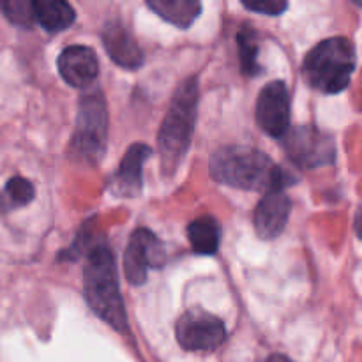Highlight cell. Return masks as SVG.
<instances>
[{
  "mask_svg": "<svg viewBox=\"0 0 362 362\" xmlns=\"http://www.w3.org/2000/svg\"><path fill=\"white\" fill-rule=\"evenodd\" d=\"M239 42L240 67L246 76H257L260 74L262 66L258 64V35L251 25H243V28L237 34Z\"/></svg>",
  "mask_w": 362,
  "mask_h": 362,
  "instance_id": "cell-18",
  "label": "cell"
},
{
  "mask_svg": "<svg viewBox=\"0 0 362 362\" xmlns=\"http://www.w3.org/2000/svg\"><path fill=\"white\" fill-rule=\"evenodd\" d=\"M0 9L4 11L6 18L20 27H30L34 23V2L28 0H6L0 2Z\"/></svg>",
  "mask_w": 362,
  "mask_h": 362,
  "instance_id": "cell-19",
  "label": "cell"
},
{
  "mask_svg": "<svg viewBox=\"0 0 362 362\" xmlns=\"http://www.w3.org/2000/svg\"><path fill=\"white\" fill-rule=\"evenodd\" d=\"M147 6L163 20L179 28L191 27L202 11L197 0H148Z\"/></svg>",
  "mask_w": 362,
  "mask_h": 362,
  "instance_id": "cell-16",
  "label": "cell"
},
{
  "mask_svg": "<svg viewBox=\"0 0 362 362\" xmlns=\"http://www.w3.org/2000/svg\"><path fill=\"white\" fill-rule=\"evenodd\" d=\"M257 122L264 133L283 138L290 127V92L283 81H271L258 94Z\"/></svg>",
  "mask_w": 362,
  "mask_h": 362,
  "instance_id": "cell-9",
  "label": "cell"
},
{
  "mask_svg": "<svg viewBox=\"0 0 362 362\" xmlns=\"http://www.w3.org/2000/svg\"><path fill=\"white\" fill-rule=\"evenodd\" d=\"M108 110L99 90L87 92L78 103L76 126L71 138L69 154L83 165H98L106 151Z\"/></svg>",
  "mask_w": 362,
  "mask_h": 362,
  "instance_id": "cell-5",
  "label": "cell"
},
{
  "mask_svg": "<svg viewBox=\"0 0 362 362\" xmlns=\"http://www.w3.org/2000/svg\"><path fill=\"white\" fill-rule=\"evenodd\" d=\"M212 179L225 186L244 191L285 189L293 182V177L283 172L265 152L246 145H225L212 154Z\"/></svg>",
  "mask_w": 362,
  "mask_h": 362,
  "instance_id": "cell-1",
  "label": "cell"
},
{
  "mask_svg": "<svg viewBox=\"0 0 362 362\" xmlns=\"http://www.w3.org/2000/svg\"><path fill=\"white\" fill-rule=\"evenodd\" d=\"M165 264V246L154 232L136 228L129 237L124 255V272L131 285L141 286L147 281L148 269H161Z\"/></svg>",
  "mask_w": 362,
  "mask_h": 362,
  "instance_id": "cell-8",
  "label": "cell"
},
{
  "mask_svg": "<svg viewBox=\"0 0 362 362\" xmlns=\"http://www.w3.org/2000/svg\"><path fill=\"white\" fill-rule=\"evenodd\" d=\"M34 197L35 187L32 186L30 180L23 179V177H13L7 180L4 191H0V214L25 207L34 200Z\"/></svg>",
  "mask_w": 362,
  "mask_h": 362,
  "instance_id": "cell-17",
  "label": "cell"
},
{
  "mask_svg": "<svg viewBox=\"0 0 362 362\" xmlns=\"http://www.w3.org/2000/svg\"><path fill=\"white\" fill-rule=\"evenodd\" d=\"M177 343L189 352H214L225 343L226 329L221 318L194 308L177 320Z\"/></svg>",
  "mask_w": 362,
  "mask_h": 362,
  "instance_id": "cell-7",
  "label": "cell"
},
{
  "mask_svg": "<svg viewBox=\"0 0 362 362\" xmlns=\"http://www.w3.org/2000/svg\"><path fill=\"white\" fill-rule=\"evenodd\" d=\"M290 211H292V202L286 197L285 189L267 191L255 211L253 221L258 237L264 240H272L281 235L288 223Z\"/></svg>",
  "mask_w": 362,
  "mask_h": 362,
  "instance_id": "cell-12",
  "label": "cell"
},
{
  "mask_svg": "<svg viewBox=\"0 0 362 362\" xmlns=\"http://www.w3.org/2000/svg\"><path fill=\"white\" fill-rule=\"evenodd\" d=\"M103 42L113 62L119 64L120 67L138 69L144 64V52L120 20L106 21L103 28Z\"/></svg>",
  "mask_w": 362,
  "mask_h": 362,
  "instance_id": "cell-13",
  "label": "cell"
},
{
  "mask_svg": "<svg viewBox=\"0 0 362 362\" xmlns=\"http://www.w3.org/2000/svg\"><path fill=\"white\" fill-rule=\"evenodd\" d=\"M264 362H292V361H290L288 357H285V356H279V354H274V356L267 357V359H265Z\"/></svg>",
  "mask_w": 362,
  "mask_h": 362,
  "instance_id": "cell-21",
  "label": "cell"
},
{
  "mask_svg": "<svg viewBox=\"0 0 362 362\" xmlns=\"http://www.w3.org/2000/svg\"><path fill=\"white\" fill-rule=\"evenodd\" d=\"M74 9L64 0L34 2V20L48 32H62L74 23Z\"/></svg>",
  "mask_w": 362,
  "mask_h": 362,
  "instance_id": "cell-14",
  "label": "cell"
},
{
  "mask_svg": "<svg viewBox=\"0 0 362 362\" xmlns=\"http://www.w3.org/2000/svg\"><path fill=\"white\" fill-rule=\"evenodd\" d=\"M85 299L90 310L115 331H127V315L119 288L115 258L105 244L92 247L83 271Z\"/></svg>",
  "mask_w": 362,
  "mask_h": 362,
  "instance_id": "cell-2",
  "label": "cell"
},
{
  "mask_svg": "<svg viewBox=\"0 0 362 362\" xmlns=\"http://www.w3.org/2000/svg\"><path fill=\"white\" fill-rule=\"evenodd\" d=\"M152 156L147 144H133L120 161L119 170L110 180V191L115 197H138L144 184V165Z\"/></svg>",
  "mask_w": 362,
  "mask_h": 362,
  "instance_id": "cell-10",
  "label": "cell"
},
{
  "mask_svg": "<svg viewBox=\"0 0 362 362\" xmlns=\"http://www.w3.org/2000/svg\"><path fill=\"white\" fill-rule=\"evenodd\" d=\"M244 7L255 13H264L269 16H278L283 11H286L288 4L279 2V0H258V2H243Z\"/></svg>",
  "mask_w": 362,
  "mask_h": 362,
  "instance_id": "cell-20",
  "label": "cell"
},
{
  "mask_svg": "<svg viewBox=\"0 0 362 362\" xmlns=\"http://www.w3.org/2000/svg\"><path fill=\"white\" fill-rule=\"evenodd\" d=\"M187 239L198 255L218 253L221 243V225L214 216H200L187 226Z\"/></svg>",
  "mask_w": 362,
  "mask_h": 362,
  "instance_id": "cell-15",
  "label": "cell"
},
{
  "mask_svg": "<svg viewBox=\"0 0 362 362\" xmlns=\"http://www.w3.org/2000/svg\"><path fill=\"white\" fill-rule=\"evenodd\" d=\"M356 46L346 37L318 42L303 62V76L311 88L324 94H339L352 81Z\"/></svg>",
  "mask_w": 362,
  "mask_h": 362,
  "instance_id": "cell-4",
  "label": "cell"
},
{
  "mask_svg": "<svg viewBox=\"0 0 362 362\" xmlns=\"http://www.w3.org/2000/svg\"><path fill=\"white\" fill-rule=\"evenodd\" d=\"M283 147L290 161L296 163L299 168L313 170L336 161V144L332 136L313 126H299L286 131Z\"/></svg>",
  "mask_w": 362,
  "mask_h": 362,
  "instance_id": "cell-6",
  "label": "cell"
},
{
  "mask_svg": "<svg viewBox=\"0 0 362 362\" xmlns=\"http://www.w3.org/2000/svg\"><path fill=\"white\" fill-rule=\"evenodd\" d=\"M59 73L66 83L74 88H87L95 81L99 62L95 53L88 46L73 45L62 49L57 60Z\"/></svg>",
  "mask_w": 362,
  "mask_h": 362,
  "instance_id": "cell-11",
  "label": "cell"
},
{
  "mask_svg": "<svg viewBox=\"0 0 362 362\" xmlns=\"http://www.w3.org/2000/svg\"><path fill=\"white\" fill-rule=\"evenodd\" d=\"M197 110L198 80L191 76L177 87L168 113L159 129L158 148L161 156L163 175H173L189 151L194 122H197Z\"/></svg>",
  "mask_w": 362,
  "mask_h": 362,
  "instance_id": "cell-3",
  "label": "cell"
}]
</instances>
